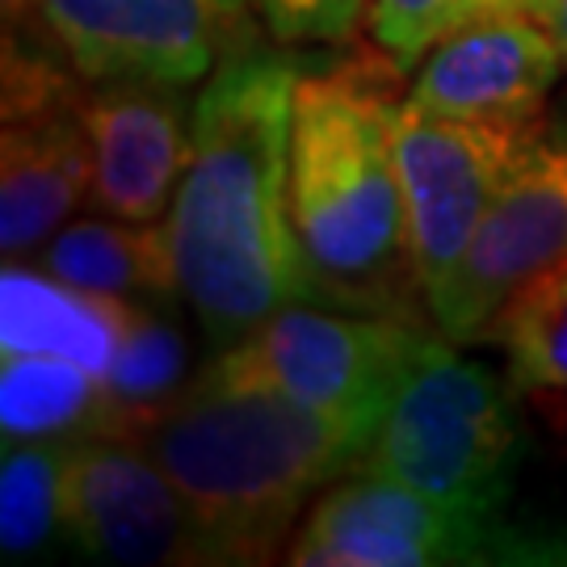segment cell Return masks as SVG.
I'll return each mask as SVG.
<instances>
[{"label": "cell", "mask_w": 567, "mask_h": 567, "mask_svg": "<svg viewBox=\"0 0 567 567\" xmlns=\"http://www.w3.org/2000/svg\"><path fill=\"white\" fill-rule=\"evenodd\" d=\"M526 433L508 391L484 362L429 332L391 395L362 471L386 475L450 508L496 517L517 484Z\"/></svg>", "instance_id": "obj_4"}, {"label": "cell", "mask_w": 567, "mask_h": 567, "mask_svg": "<svg viewBox=\"0 0 567 567\" xmlns=\"http://www.w3.org/2000/svg\"><path fill=\"white\" fill-rule=\"evenodd\" d=\"M39 265L63 282L105 299H126V303L182 299L164 224H126L110 215L76 219L51 236Z\"/></svg>", "instance_id": "obj_15"}, {"label": "cell", "mask_w": 567, "mask_h": 567, "mask_svg": "<svg viewBox=\"0 0 567 567\" xmlns=\"http://www.w3.org/2000/svg\"><path fill=\"white\" fill-rule=\"evenodd\" d=\"M567 72L547 25L522 4L458 25L425 55L408 105L466 122H543L547 97Z\"/></svg>", "instance_id": "obj_13"}, {"label": "cell", "mask_w": 567, "mask_h": 567, "mask_svg": "<svg viewBox=\"0 0 567 567\" xmlns=\"http://www.w3.org/2000/svg\"><path fill=\"white\" fill-rule=\"evenodd\" d=\"M517 4L526 9L529 18H538L547 25V34L555 39V47H559V55L567 63V0H517Z\"/></svg>", "instance_id": "obj_22"}, {"label": "cell", "mask_w": 567, "mask_h": 567, "mask_svg": "<svg viewBox=\"0 0 567 567\" xmlns=\"http://www.w3.org/2000/svg\"><path fill=\"white\" fill-rule=\"evenodd\" d=\"M286 564L295 567H450L567 564V543L508 529L487 513L450 508L374 471H349L299 522Z\"/></svg>", "instance_id": "obj_6"}, {"label": "cell", "mask_w": 567, "mask_h": 567, "mask_svg": "<svg viewBox=\"0 0 567 567\" xmlns=\"http://www.w3.org/2000/svg\"><path fill=\"white\" fill-rule=\"evenodd\" d=\"M203 538L206 564H269L307 508L358 471L365 442L265 386L203 370L140 433Z\"/></svg>", "instance_id": "obj_3"}, {"label": "cell", "mask_w": 567, "mask_h": 567, "mask_svg": "<svg viewBox=\"0 0 567 567\" xmlns=\"http://www.w3.org/2000/svg\"><path fill=\"white\" fill-rule=\"evenodd\" d=\"M425 341L429 324L324 303H290L236 344L219 349L206 370L224 383L278 391L370 446L395 386Z\"/></svg>", "instance_id": "obj_5"}, {"label": "cell", "mask_w": 567, "mask_h": 567, "mask_svg": "<svg viewBox=\"0 0 567 567\" xmlns=\"http://www.w3.org/2000/svg\"><path fill=\"white\" fill-rule=\"evenodd\" d=\"M68 442H4L0 547L9 559H25V555L47 547L55 534H63Z\"/></svg>", "instance_id": "obj_19"}, {"label": "cell", "mask_w": 567, "mask_h": 567, "mask_svg": "<svg viewBox=\"0 0 567 567\" xmlns=\"http://www.w3.org/2000/svg\"><path fill=\"white\" fill-rule=\"evenodd\" d=\"M303 72L278 51L224 60L194 102V135L164 236L210 344H236L311 286L290 224V126Z\"/></svg>", "instance_id": "obj_1"}, {"label": "cell", "mask_w": 567, "mask_h": 567, "mask_svg": "<svg viewBox=\"0 0 567 567\" xmlns=\"http://www.w3.org/2000/svg\"><path fill=\"white\" fill-rule=\"evenodd\" d=\"M0 13H4V30H25L34 18H42V0H0Z\"/></svg>", "instance_id": "obj_23"}, {"label": "cell", "mask_w": 567, "mask_h": 567, "mask_svg": "<svg viewBox=\"0 0 567 567\" xmlns=\"http://www.w3.org/2000/svg\"><path fill=\"white\" fill-rule=\"evenodd\" d=\"M248 0H42V30L81 81L194 84L252 47Z\"/></svg>", "instance_id": "obj_9"}, {"label": "cell", "mask_w": 567, "mask_h": 567, "mask_svg": "<svg viewBox=\"0 0 567 567\" xmlns=\"http://www.w3.org/2000/svg\"><path fill=\"white\" fill-rule=\"evenodd\" d=\"M559 261H567V118L547 122L513 173L466 261L429 307L433 328L454 344L480 341L508 295Z\"/></svg>", "instance_id": "obj_11"}, {"label": "cell", "mask_w": 567, "mask_h": 567, "mask_svg": "<svg viewBox=\"0 0 567 567\" xmlns=\"http://www.w3.org/2000/svg\"><path fill=\"white\" fill-rule=\"evenodd\" d=\"M404 68L365 47L307 72L290 126V224L311 303L433 324L395 156Z\"/></svg>", "instance_id": "obj_2"}, {"label": "cell", "mask_w": 567, "mask_h": 567, "mask_svg": "<svg viewBox=\"0 0 567 567\" xmlns=\"http://www.w3.org/2000/svg\"><path fill=\"white\" fill-rule=\"evenodd\" d=\"M135 303L105 299L63 282L47 269L4 265L0 278V344L4 353H47L68 358L105 379L131 328Z\"/></svg>", "instance_id": "obj_14"}, {"label": "cell", "mask_w": 567, "mask_h": 567, "mask_svg": "<svg viewBox=\"0 0 567 567\" xmlns=\"http://www.w3.org/2000/svg\"><path fill=\"white\" fill-rule=\"evenodd\" d=\"M505 4H517V0H370L365 25H370V42L404 72H412L458 25Z\"/></svg>", "instance_id": "obj_20"}, {"label": "cell", "mask_w": 567, "mask_h": 567, "mask_svg": "<svg viewBox=\"0 0 567 567\" xmlns=\"http://www.w3.org/2000/svg\"><path fill=\"white\" fill-rule=\"evenodd\" d=\"M484 337L505 349L522 386L567 391V261L517 286Z\"/></svg>", "instance_id": "obj_18"}, {"label": "cell", "mask_w": 567, "mask_h": 567, "mask_svg": "<svg viewBox=\"0 0 567 567\" xmlns=\"http://www.w3.org/2000/svg\"><path fill=\"white\" fill-rule=\"evenodd\" d=\"M185 370H189V344L182 328L156 316L152 303H135L131 328L102 379V416L93 433L140 437L189 386Z\"/></svg>", "instance_id": "obj_16"}, {"label": "cell", "mask_w": 567, "mask_h": 567, "mask_svg": "<svg viewBox=\"0 0 567 567\" xmlns=\"http://www.w3.org/2000/svg\"><path fill=\"white\" fill-rule=\"evenodd\" d=\"M102 416V379L81 362L47 353H4L0 429L4 442H68L93 433Z\"/></svg>", "instance_id": "obj_17"}, {"label": "cell", "mask_w": 567, "mask_h": 567, "mask_svg": "<svg viewBox=\"0 0 567 567\" xmlns=\"http://www.w3.org/2000/svg\"><path fill=\"white\" fill-rule=\"evenodd\" d=\"M63 538L102 564H206L194 517L140 437L81 433L68 442Z\"/></svg>", "instance_id": "obj_10"}, {"label": "cell", "mask_w": 567, "mask_h": 567, "mask_svg": "<svg viewBox=\"0 0 567 567\" xmlns=\"http://www.w3.org/2000/svg\"><path fill=\"white\" fill-rule=\"evenodd\" d=\"M543 122H466L400 105L395 156L404 177L412 252L429 307L466 261L492 206L501 203L513 173L526 164ZM433 316V311H429Z\"/></svg>", "instance_id": "obj_7"}, {"label": "cell", "mask_w": 567, "mask_h": 567, "mask_svg": "<svg viewBox=\"0 0 567 567\" xmlns=\"http://www.w3.org/2000/svg\"><path fill=\"white\" fill-rule=\"evenodd\" d=\"M265 34L282 47L344 42L370 13V0H248Z\"/></svg>", "instance_id": "obj_21"}, {"label": "cell", "mask_w": 567, "mask_h": 567, "mask_svg": "<svg viewBox=\"0 0 567 567\" xmlns=\"http://www.w3.org/2000/svg\"><path fill=\"white\" fill-rule=\"evenodd\" d=\"M84 84L81 118L93 156L89 203L110 219L164 224L189 161V84L152 76Z\"/></svg>", "instance_id": "obj_12"}, {"label": "cell", "mask_w": 567, "mask_h": 567, "mask_svg": "<svg viewBox=\"0 0 567 567\" xmlns=\"http://www.w3.org/2000/svg\"><path fill=\"white\" fill-rule=\"evenodd\" d=\"M51 51L4 34V135H0V248L9 261L42 252L93 189L81 89Z\"/></svg>", "instance_id": "obj_8"}]
</instances>
